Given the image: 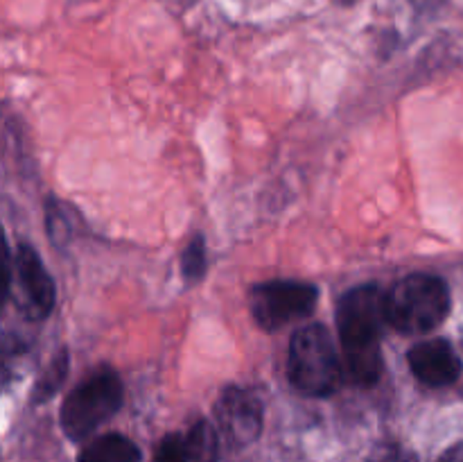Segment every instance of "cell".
Wrapping results in <instances>:
<instances>
[{"label":"cell","mask_w":463,"mask_h":462,"mask_svg":"<svg viewBox=\"0 0 463 462\" xmlns=\"http://www.w3.org/2000/svg\"><path fill=\"white\" fill-rule=\"evenodd\" d=\"M387 320V294L378 285H357L342 297L337 306V329L344 347L348 379L369 388L378 383L383 371V338Z\"/></svg>","instance_id":"cell-1"},{"label":"cell","mask_w":463,"mask_h":462,"mask_svg":"<svg viewBox=\"0 0 463 462\" xmlns=\"http://www.w3.org/2000/svg\"><path fill=\"white\" fill-rule=\"evenodd\" d=\"M450 313V290L434 274L405 276L387 293V320L407 335H420L437 329Z\"/></svg>","instance_id":"cell-2"},{"label":"cell","mask_w":463,"mask_h":462,"mask_svg":"<svg viewBox=\"0 0 463 462\" xmlns=\"http://www.w3.org/2000/svg\"><path fill=\"white\" fill-rule=\"evenodd\" d=\"M289 383L307 397H330L342 383V362L328 329L301 326L292 335L288 351Z\"/></svg>","instance_id":"cell-3"},{"label":"cell","mask_w":463,"mask_h":462,"mask_svg":"<svg viewBox=\"0 0 463 462\" xmlns=\"http://www.w3.org/2000/svg\"><path fill=\"white\" fill-rule=\"evenodd\" d=\"M122 380L111 367H98L90 371L72 392L63 399L59 421L68 439H84L107 419H111L122 406Z\"/></svg>","instance_id":"cell-4"},{"label":"cell","mask_w":463,"mask_h":462,"mask_svg":"<svg viewBox=\"0 0 463 462\" xmlns=\"http://www.w3.org/2000/svg\"><path fill=\"white\" fill-rule=\"evenodd\" d=\"M5 263H7L5 297H9V293H16V308L27 320H45L54 308L57 288L36 249L21 243L14 254V263H9V254Z\"/></svg>","instance_id":"cell-5"},{"label":"cell","mask_w":463,"mask_h":462,"mask_svg":"<svg viewBox=\"0 0 463 462\" xmlns=\"http://www.w3.org/2000/svg\"><path fill=\"white\" fill-rule=\"evenodd\" d=\"M319 290L306 281H267L251 288V315L262 329L276 331L289 322L306 320L317 306Z\"/></svg>","instance_id":"cell-6"},{"label":"cell","mask_w":463,"mask_h":462,"mask_svg":"<svg viewBox=\"0 0 463 462\" xmlns=\"http://www.w3.org/2000/svg\"><path fill=\"white\" fill-rule=\"evenodd\" d=\"M217 433L229 448H244L260 438L262 403L253 392L229 388L215 403Z\"/></svg>","instance_id":"cell-7"},{"label":"cell","mask_w":463,"mask_h":462,"mask_svg":"<svg viewBox=\"0 0 463 462\" xmlns=\"http://www.w3.org/2000/svg\"><path fill=\"white\" fill-rule=\"evenodd\" d=\"M410 370L420 383L430 388L452 385L461 374V361L452 344L443 338L423 340L410 349Z\"/></svg>","instance_id":"cell-8"},{"label":"cell","mask_w":463,"mask_h":462,"mask_svg":"<svg viewBox=\"0 0 463 462\" xmlns=\"http://www.w3.org/2000/svg\"><path fill=\"white\" fill-rule=\"evenodd\" d=\"M77 462H140V448L120 433H109L81 448Z\"/></svg>","instance_id":"cell-9"},{"label":"cell","mask_w":463,"mask_h":462,"mask_svg":"<svg viewBox=\"0 0 463 462\" xmlns=\"http://www.w3.org/2000/svg\"><path fill=\"white\" fill-rule=\"evenodd\" d=\"M188 442L190 462H217L220 460V438L217 428L206 419L194 421L190 433L185 435Z\"/></svg>","instance_id":"cell-10"},{"label":"cell","mask_w":463,"mask_h":462,"mask_svg":"<svg viewBox=\"0 0 463 462\" xmlns=\"http://www.w3.org/2000/svg\"><path fill=\"white\" fill-rule=\"evenodd\" d=\"M68 365H71V361H68V351L66 349H61V351H59L57 356L50 361V365L45 367V371H43V376L39 379V383L34 385V392H32V403H45L54 392H57L59 385H61L63 379H66Z\"/></svg>","instance_id":"cell-11"},{"label":"cell","mask_w":463,"mask_h":462,"mask_svg":"<svg viewBox=\"0 0 463 462\" xmlns=\"http://www.w3.org/2000/svg\"><path fill=\"white\" fill-rule=\"evenodd\" d=\"M181 274L188 285L197 284L206 274V240L202 234L193 238V243L181 254Z\"/></svg>","instance_id":"cell-12"},{"label":"cell","mask_w":463,"mask_h":462,"mask_svg":"<svg viewBox=\"0 0 463 462\" xmlns=\"http://www.w3.org/2000/svg\"><path fill=\"white\" fill-rule=\"evenodd\" d=\"M154 462H190L185 438H181L179 433H172L167 438H163L156 453H154Z\"/></svg>","instance_id":"cell-13"},{"label":"cell","mask_w":463,"mask_h":462,"mask_svg":"<svg viewBox=\"0 0 463 462\" xmlns=\"http://www.w3.org/2000/svg\"><path fill=\"white\" fill-rule=\"evenodd\" d=\"M48 229H50V238H52V243L57 245H63L66 243V238L71 234H68V226H63L61 222V211H59L57 204L50 202L48 204Z\"/></svg>","instance_id":"cell-14"},{"label":"cell","mask_w":463,"mask_h":462,"mask_svg":"<svg viewBox=\"0 0 463 462\" xmlns=\"http://www.w3.org/2000/svg\"><path fill=\"white\" fill-rule=\"evenodd\" d=\"M380 462H419V457H416L414 453L405 451V448L393 447V448H389L387 453H384L383 460H380Z\"/></svg>","instance_id":"cell-15"},{"label":"cell","mask_w":463,"mask_h":462,"mask_svg":"<svg viewBox=\"0 0 463 462\" xmlns=\"http://www.w3.org/2000/svg\"><path fill=\"white\" fill-rule=\"evenodd\" d=\"M439 462H463V444H457L450 451H446Z\"/></svg>","instance_id":"cell-16"},{"label":"cell","mask_w":463,"mask_h":462,"mask_svg":"<svg viewBox=\"0 0 463 462\" xmlns=\"http://www.w3.org/2000/svg\"><path fill=\"white\" fill-rule=\"evenodd\" d=\"M179 3H184V5H190V3H194V0H179Z\"/></svg>","instance_id":"cell-17"}]
</instances>
